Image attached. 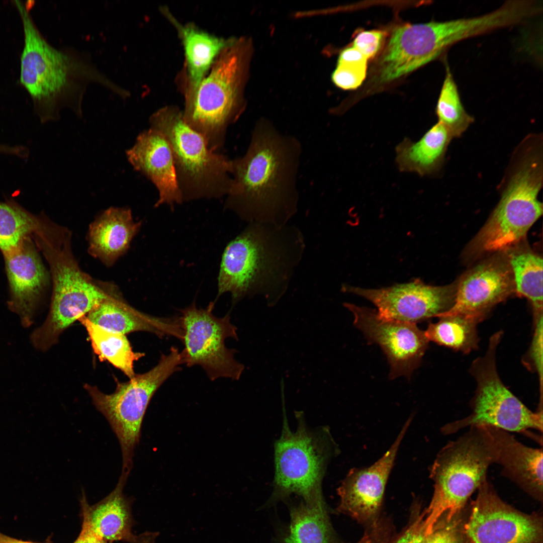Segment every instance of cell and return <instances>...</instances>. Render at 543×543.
Returning <instances> with one entry per match:
<instances>
[{
	"label": "cell",
	"instance_id": "1",
	"mask_svg": "<svg viewBox=\"0 0 543 543\" xmlns=\"http://www.w3.org/2000/svg\"><path fill=\"white\" fill-rule=\"evenodd\" d=\"M302 145L261 118L245 153L231 160L232 183L225 208L241 216L269 215L294 210Z\"/></svg>",
	"mask_w": 543,
	"mask_h": 543
},
{
	"label": "cell",
	"instance_id": "2",
	"mask_svg": "<svg viewBox=\"0 0 543 543\" xmlns=\"http://www.w3.org/2000/svg\"><path fill=\"white\" fill-rule=\"evenodd\" d=\"M30 2L12 1L23 31L19 82L29 95L41 122L56 120L63 107L80 116L82 97L90 82H98L116 92L118 85L89 61L76 53L56 48L46 40L33 19Z\"/></svg>",
	"mask_w": 543,
	"mask_h": 543
},
{
	"label": "cell",
	"instance_id": "3",
	"mask_svg": "<svg viewBox=\"0 0 543 543\" xmlns=\"http://www.w3.org/2000/svg\"><path fill=\"white\" fill-rule=\"evenodd\" d=\"M251 48L249 40L232 38L198 84L183 86V119L215 151L223 148L229 127L245 109L243 90Z\"/></svg>",
	"mask_w": 543,
	"mask_h": 543
},
{
	"label": "cell",
	"instance_id": "4",
	"mask_svg": "<svg viewBox=\"0 0 543 543\" xmlns=\"http://www.w3.org/2000/svg\"><path fill=\"white\" fill-rule=\"evenodd\" d=\"M496 457L494 440L486 426L469 427L439 450L430 470L433 494L422 512L426 535L442 517L451 518L466 508L471 496L487 479Z\"/></svg>",
	"mask_w": 543,
	"mask_h": 543
},
{
	"label": "cell",
	"instance_id": "5",
	"mask_svg": "<svg viewBox=\"0 0 543 543\" xmlns=\"http://www.w3.org/2000/svg\"><path fill=\"white\" fill-rule=\"evenodd\" d=\"M149 123L169 144L183 202L228 195L232 183L231 159L210 149L205 139L185 123L182 110L164 106L150 116Z\"/></svg>",
	"mask_w": 543,
	"mask_h": 543
},
{
	"label": "cell",
	"instance_id": "6",
	"mask_svg": "<svg viewBox=\"0 0 543 543\" xmlns=\"http://www.w3.org/2000/svg\"><path fill=\"white\" fill-rule=\"evenodd\" d=\"M517 161L498 205L471 244L475 253L514 247L542 215V204L537 197L542 185V160L535 155L525 154Z\"/></svg>",
	"mask_w": 543,
	"mask_h": 543
},
{
	"label": "cell",
	"instance_id": "7",
	"mask_svg": "<svg viewBox=\"0 0 543 543\" xmlns=\"http://www.w3.org/2000/svg\"><path fill=\"white\" fill-rule=\"evenodd\" d=\"M181 352L172 346L162 353L157 364L149 371L135 375L127 382L116 379L115 391L107 394L96 386L84 385L93 404L106 418L118 439L122 455L121 474L129 476L134 450L139 442L144 414L154 393L183 365Z\"/></svg>",
	"mask_w": 543,
	"mask_h": 543
},
{
	"label": "cell",
	"instance_id": "8",
	"mask_svg": "<svg viewBox=\"0 0 543 543\" xmlns=\"http://www.w3.org/2000/svg\"><path fill=\"white\" fill-rule=\"evenodd\" d=\"M502 335V331L493 334L484 355L471 365L477 388L471 402V413L446 424L441 429L444 434L474 426H491L508 432H542V408H537L535 412L528 409L507 389L498 373L496 353Z\"/></svg>",
	"mask_w": 543,
	"mask_h": 543
},
{
	"label": "cell",
	"instance_id": "9",
	"mask_svg": "<svg viewBox=\"0 0 543 543\" xmlns=\"http://www.w3.org/2000/svg\"><path fill=\"white\" fill-rule=\"evenodd\" d=\"M37 245L50 264L53 290L48 315L31 333L30 341L36 350L45 352L57 342L66 328L110 294L81 272L65 246L60 247L54 239L40 240Z\"/></svg>",
	"mask_w": 543,
	"mask_h": 543
},
{
	"label": "cell",
	"instance_id": "10",
	"mask_svg": "<svg viewBox=\"0 0 543 543\" xmlns=\"http://www.w3.org/2000/svg\"><path fill=\"white\" fill-rule=\"evenodd\" d=\"M295 431L284 414L282 434L275 443L274 485L284 494L295 493L305 502L322 498L321 484L336 446L326 428L311 430L297 414Z\"/></svg>",
	"mask_w": 543,
	"mask_h": 543
},
{
	"label": "cell",
	"instance_id": "11",
	"mask_svg": "<svg viewBox=\"0 0 543 543\" xmlns=\"http://www.w3.org/2000/svg\"><path fill=\"white\" fill-rule=\"evenodd\" d=\"M215 302H211L205 309L197 308L194 302L180 311L183 363L188 367L201 366L212 381L220 378L238 380L244 365L235 359L237 350L225 345L227 338L238 340L237 328L229 314L223 317L213 314Z\"/></svg>",
	"mask_w": 543,
	"mask_h": 543
},
{
	"label": "cell",
	"instance_id": "12",
	"mask_svg": "<svg viewBox=\"0 0 543 543\" xmlns=\"http://www.w3.org/2000/svg\"><path fill=\"white\" fill-rule=\"evenodd\" d=\"M477 491L464 523L471 543H542L541 512L526 513L509 505L487 479Z\"/></svg>",
	"mask_w": 543,
	"mask_h": 543
},
{
	"label": "cell",
	"instance_id": "13",
	"mask_svg": "<svg viewBox=\"0 0 543 543\" xmlns=\"http://www.w3.org/2000/svg\"><path fill=\"white\" fill-rule=\"evenodd\" d=\"M352 314L353 324L370 343L378 344L390 365L389 378L409 379L422 360L429 340L416 324L389 319L375 309L345 303Z\"/></svg>",
	"mask_w": 543,
	"mask_h": 543
},
{
	"label": "cell",
	"instance_id": "14",
	"mask_svg": "<svg viewBox=\"0 0 543 543\" xmlns=\"http://www.w3.org/2000/svg\"><path fill=\"white\" fill-rule=\"evenodd\" d=\"M457 286H433L415 279L380 289L345 286L343 290L370 301L384 317L416 324L449 310L455 302Z\"/></svg>",
	"mask_w": 543,
	"mask_h": 543
},
{
	"label": "cell",
	"instance_id": "15",
	"mask_svg": "<svg viewBox=\"0 0 543 543\" xmlns=\"http://www.w3.org/2000/svg\"><path fill=\"white\" fill-rule=\"evenodd\" d=\"M450 47L444 22L402 26L394 30L382 56L378 80L391 81L436 59Z\"/></svg>",
	"mask_w": 543,
	"mask_h": 543
},
{
	"label": "cell",
	"instance_id": "16",
	"mask_svg": "<svg viewBox=\"0 0 543 543\" xmlns=\"http://www.w3.org/2000/svg\"><path fill=\"white\" fill-rule=\"evenodd\" d=\"M513 292V275L507 258L495 257L463 276L457 286L454 305L438 317L459 315L479 323L492 308Z\"/></svg>",
	"mask_w": 543,
	"mask_h": 543
},
{
	"label": "cell",
	"instance_id": "17",
	"mask_svg": "<svg viewBox=\"0 0 543 543\" xmlns=\"http://www.w3.org/2000/svg\"><path fill=\"white\" fill-rule=\"evenodd\" d=\"M272 262V254L263 234L257 229H246L230 241L223 252L217 297L229 292L233 303H236L267 273Z\"/></svg>",
	"mask_w": 543,
	"mask_h": 543
},
{
	"label": "cell",
	"instance_id": "18",
	"mask_svg": "<svg viewBox=\"0 0 543 543\" xmlns=\"http://www.w3.org/2000/svg\"><path fill=\"white\" fill-rule=\"evenodd\" d=\"M411 421L409 418L387 452L369 467L351 469L337 489L338 508L360 521L372 520L381 507L385 487L400 444Z\"/></svg>",
	"mask_w": 543,
	"mask_h": 543
},
{
	"label": "cell",
	"instance_id": "19",
	"mask_svg": "<svg viewBox=\"0 0 543 543\" xmlns=\"http://www.w3.org/2000/svg\"><path fill=\"white\" fill-rule=\"evenodd\" d=\"M4 258L10 289L8 308L24 328H29L35 322L47 282L45 269L31 238Z\"/></svg>",
	"mask_w": 543,
	"mask_h": 543
},
{
	"label": "cell",
	"instance_id": "20",
	"mask_svg": "<svg viewBox=\"0 0 543 543\" xmlns=\"http://www.w3.org/2000/svg\"><path fill=\"white\" fill-rule=\"evenodd\" d=\"M130 163L155 186L158 199L155 207L166 205L171 209L183 203L169 144L162 134L149 128L141 132L134 145L126 151Z\"/></svg>",
	"mask_w": 543,
	"mask_h": 543
},
{
	"label": "cell",
	"instance_id": "21",
	"mask_svg": "<svg viewBox=\"0 0 543 543\" xmlns=\"http://www.w3.org/2000/svg\"><path fill=\"white\" fill-rule=\"evenodd\" d=\"M486 426L494 440L495 463L501 467V474L532 498L542 503V448L526 446L508 431L494 426Z\"/></svg>",
	"mask_w": 543,
	"mask_h": 543
},
{
	"label": "cell",
	"instance_id": "22",
	"mask_svg": "<svg viewBox=\"0 0 543 543\" xmlns=\"http://www.w3.org/2000/svg\"><path fill=\"white\" fill-rule=\"evenodd\" d=\"M85 316L93 323L112 332L126 334L133 332L152 333L161 338L184 337L180 317H158L140 312L110 294Z\"/></svg>",
	"mask_w": 543,
	"mask_h": 543
},
{
	"label": "cell",
	"instance_id": "23",
	"mask_svg": "<svg viewBox=\"0 0 543 543\" xmlns=\"http://www.w3.org/2000/svg\"><path fill=\"white\" fill-rule=\"evenodd\" d=\"M128 477L121 474L115 489L93 505L84 493L81 500L82 515L93 530L108 543L125 541L133 543L137 536L132 532L133 518L129 500L123 490Z\"/></svg>",
	"mask_w": 543,
	"mask_h": 543
},
{
	"label": "cell",
	"instance_id": "24",
	"mask_svg": "<svg viewBox=\"0 0 543 543\" xmlns=\"http://www.w3.org/2000/svg\"><path fill=\"white\" fill-rule=\"evenodd\" d=\"M141 226L131 210L112 207L90 225L89 252L107 265L112 264L127 249Z\"/></svg>",
	"mask_w": 543,
	"mask_h": 543
},
{
	"label": "cell",
	"instance_id": "25",
	"mask_svg": "<svg viewBox=\"0 0 543 543\" xmlns=\"http://www.w3.org/2000/svg\"><path fill=\"white\" fill-rule=\"evenodd\" d=\"M453 139L448 129L438 122L418 141L404 138L396 147V163L401 172L429 176L443 164L447 147Z\"/></svg>",
	"mask_w": 543,
	"mask_h": 543
},
{
	"label": "cell",
	"instance_id": "26",
	"mask_svg": "<svg viewBox=\"0 0 543 543\" xmlns=\"http://www.w3.org/2000/svg\"><path fill=\"white\" fill-rule=\"evenodd\" d=\"M176 28L185 50L184 86H195L206 75L213 63L230 43L226 39L203 31L192 24H181L168 11H162Z\"/></svg>",
	"mask_w": 543,
	"mask_h": 543
},
{
	"label": "cell",
	"instance_id": "27",
	"mask_svg": "<svg viewBox=\"0 0 543 543\" xmlns=\"http://www.w3.org/2000/svg\"><path fill=\"white\" fill-rule=\"evenodd\" d=\"M78 321L85 328L93 350L100 360L109 361L129 378L135 375L134 361L145 354L133 351L125 335L95 325L85 316Z\"/></svg>",
	"mask_w": 543,
	"mask_h": 543
},
{
	"label": "cell",
	"instance_id": "28",
	"mask_svg": "<svg viewBox=\"0 0 543 543\" xmlns=\"http://www.w3.org/2000/svg\"><path fill=\"white\" fill-rule=\"evenodd\" d=\"M13 200L0 202V250L4 256L16 251L48 224Z\"/></svg>",
	"mask_w": 543,
	"mask_h": 543
},
{
	"label": "cell",
	"instance_id": "29",
	"mask_svg": "<svg viewBox=\"0 0 543 543\" xmlns=\"http://www.w3.org/2000/svg\"><path fill=\"white\" fill-rule=\"evenodd\" d=\"M507 259L513 275L515 292L531 303L533 315L542 313V259L527 250L509 252Z\"/></svg>",
	"mask_w": 543,
	"mask_h": 543
},
{
	"label": "cell",
	"instance_id": "30",
	"mask_svg": "<svg viewBox=\"0 0 543 543\" xmlns=\"http://www.w3.org/2000/svg\"><path fill=\"white\" fill-rule=\"evenodd\" d=\"M435 323H429L425 332L429 341L464 353L478 348V324L475 320L459 315H442Z\"/></svg>",
	"mask_w": 543,
	"mask_h": 543
},
{
	"label": "cell",
	"instance_id": "31",
	"mask_svg": "<svg viewBox=\"0 0 543 543\" xmlns=\"http://www.w3.org/2000/svg\"><path fill=\"white\" fill-rule=\"evenodd\" d=\"M329 524L323 499L306 502L291 513L285 543H329Z\"/></svg>",
	"mask_w": 543,
	"mask_h": 543
},
{
	"label": "cell",
	"instance_id": "32",
	"mask_svg": "<svg viewBox=\"0 0 543 543\" xmlns=\"http://www.w3.org/2000/svg\"><path fill=\"white\" fill-rule=\"evenodd\" d=\"M435 112L438 122L448 129L453 138L461 137L474 121V118L468 114L463 105L457 84L448 65Z\"/></svg>",
	"mask_w": 543,
	"mask_h": 543
},
{
	"label": "cell",
	"instance_id": "33",
	"mask_svg": "<svg viewBox=\"0 0 543 543\" xmlns=\"http://www.w3.org/2000/svg\"><path fill=\"white\" fill-rule=\"evenodd\" d=\"M367 61L368 59L353 46L344 49L332 73L333 81L344 89L356 88L366 78Z\"/></svg>",
	"mask_w": 543,
	"mask_h": 543
},
{
	"label": "cell",
	"instance_id": "34",
	"mask_svg": "<svg viewBox=\"0 0 543 543\" xmlns=\"http://www.w3.org/2000/svg\"><path fill=\"white\" fill-rule=\"evenodd\" d=\"M467 508L451 518L442 517L421 543H471L464 528Z\"/></svg>",
	"mask_w": 543,
	"mask_h": 543
},
{
	"label": "cell",
	"instance_id": "35",
	"mask_svg": "<svg viewBox=\"0 0 543 543\" xmlns=\"http://www.w3.org/2000/svg\"><path fill=\"white\" fill-rule=\"evenodd\" d=\"M542 313L534 316V331L530 346L523 363L538 376L540 397H542Z\"/></svg>",
	"mask_w": 543,
	"mask_h": 543
},
{
	"label": "cell",
	"instance_id": "36",
	"mask_svg": "<svg viewBox=\"0 0 543 543\" xmlns=\"http://www.w3.org/2000/svg\"><path fill=\"white\" fill-rule=\"evenodd\" d=\"M384 36V33L379 30L362 31L355 37L352 46L368 60L379 51Z\"/></svg>",
	"mask_w": 543,
	"mask_h": 543
},
{
	"label": "cell",
	"instance_id": "37",
	"mask_svg": "<svg viewBox=\"0 0 543 543\" xmlns=\"http://www.w3.org/2000/svg\"><path fill=\"white\" fill-rule=\"evenodd\" d=\"M425 535L422 513L394 543H421Z\"/></svg>",
	"mask_w": 543,
	"mask_h": 543
},
{
	"label": "cell",
	"instance_id": "38",
	"mask_svg": "<svg viewBox=\"0 0 543 543\" xmlns=\"http://www.w3.org/2000/svg\"><path fill=\"white\" fill-rule=\"evenodd\" d=\"M73 543H108L98 535L91 528L86 519L82 516L81 529Z\"/></svg>",
	"mask_w": 543,
	"mask_h": 543
},
{
	"label": "cell",
	"instance_id": "39",
	"mask_svg": "<svg viewBox=\"0 0 543 543\" xmlns=\"http://www.w3.org/2000/svg\"><path fill=\"white\" fill-rule=\"evenodd\" d=\"M0 153L16 155L25 158L27 154V148L22 146H11L7 145H0Z\"/></svg>",
	"mask_w": 543,
	"mask_h": 543
},
{
	"label": "cell",
	"instance_id": "40",
	"mask_svg": "<svg viewBox=\"0 0 543 543\" xmlns=\"http://www.w3.org/2000/svg\"><path fill=\"white\" fill-rule=\"evenodd\" d=\"M0 543H41L25 541L11 537L0 532Z\"/></svg>",
	"mask_w": 543,
	"mask_h": 543
},
{
	"label": "cell",
	"instance_id": "41",
	"mask_svg": "<svg viewBox=\"0 0 543 543\" xmlns=\"http://www.w3.org/2000/svg\"><path fill=\"white\" fill-rule=\"evenodd\" d=\"M356 543H372V541L370 537L365 535Z\"/></svg>",
	"mask_w": 543,
	"mask_h": 543
}]
</instances>
